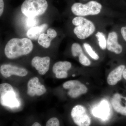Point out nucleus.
I'll return each instance as SVG.
<instances>
[{"label": "nucleus", "instance_id": "1", "mask_svg": "<svg viewBox=\"0 0 126 126\" xmlns=\"http://www.w3.org/2000/svg\"><path fill=\"white\" fill-rule=\"evenodd\" d=\"M33 49L31 40L27 38H14L8 41L5 47V55L9 59L17 58L30 53Z\"/></svg>", "mask_w": 126, "mask_h": 126}, {"label": "nucleus", "instance_id": "20", "mask_svg": "<svg viewBox=\"0 0 126 126\" xmlns=\"http://www.w3.org/2000/svg\"><path fill=\"white\" fill-rule=\"evenodd\" d=\"M79 61L82 65L85 66H89L91 64V61L87 56L84 54L83 52H81L79 55Z\"/></svg>", "mask_w": 126, "mask_h": 126}, {"label": "nucleus", "instance_id": "28", "mask_svg": "<svg viewBox=\"0 0 126 126\" xmlns=\"http://www.w3.org/2000/svg\"><path fill=\"white\" fill-rule=\"evenodd\" d=\"M75 75H73V77H74V76H75Z\"/></svg>", "mask_w": 126, "mask_h": 126}, {"label": "nucleus", "instance_id": "23", "mask_svg": "<svg viewBox=\"0 0 126 126\" xmlns=\"http://www.w3.org/2000/svg\"><path fill=\"white\" fill-rule=\"evenodd\" d=\"M55 76L58 79L66 78L68 77L67 72H58L55 74Z\"/></svg>", "mask_w": 126, "mask_h": 126}, {"label": "nucleus", "instance_id": "18", "mask_svg": "<svg viewBox=\"0 0 126 126\" xmlns=\"http://www.w3.org/2000/svg\"><path fill=\"white\" fill-rule=\"evenodd\" d=\"M97 39L99 47L102 50H105L107 48V41L105 35L103 33L98 32L95 35Z\"/></svg>", "mask_w": 126, "mask_h": 126}, {"label": "nucleus", "instance_id": "21", "mask_svg": "<svg viewBox=\"0 0 126 126\" xmlns=\"http://www.w3.org/2000/svg\"><path fill=\"white\" fill-rule=\"evenodd\" d=\"M60 125L58 119L56 117H52L47 121L46 126H60Z\"/></svg>", "mask_w": 126, "mask_h": 126}, {"label": "nucleus", "instance_id": "3", "mask_svg": "<svg viewBox=\"0 0 126 126\" xmlns=\"http://www.w3.org/2000/svg\"><path fill=\"white\" fill-rule=\"evenodd\" d=\"M72 22L73 24L76 26L74 29V33L80 39L87 38L95 31L94 24L82 16L75 17L73 19Z\"/></svg>", "mask_w": 126, "mask_h": 126}, {"label": "nucleus", "instance_id": "11", "mask_svg": "<svg viewBox=\"0 0 126 126\" xmlns=\"http://www.w3.org/2000/svg\"><path fill=\"white\" fill-rule=\"evenodd\" d=\"M92 113L94 116L101 118L104 121L108 119L110 116V109L107 101H102L93 109Z\"/></svg>", "mask_w": 126, "mask_h": 126}, {"label": "nucleus", "instance_id": "9", "mask_svg": "<svg viewBox=\"0 0 126 126\" xmlns=\"http://www.w3.org/2000/svg\"><path fill=\"white\" fill-rule=\"evenodd\" d=\"M27 94L31 97L35 95L41 96L46 92L45 87L40 82L37 77H34L31 79L27 83Z\"/></svg>", "mask_w": 126, "mask_h": 126}, {"label": "nucleus", "instance_id": "17", "mask_svg": "<svg viewBox=\"0 0 126 126\" xmlns=\"http://www.w3.org/2000/svg\"><path fill=\"white\" fill-rule=\"evenodd\" d=\"M72 67L71 63L68 61H59L54 64L53 67V72L56 74L58 72H67Z\"/></svg>", "mask_w": 126, "mask_h": 126}, {"label": "nucleus", "instance_id": "4", "mask_svg": "<svg viewBox=\"0 0 126 126\" xmlns=\"http://www.w3.org/2000/svg\"><path fill=\"white\" fill-rule=\"evenodd\" d=\"M102 5L100 3L91 1L86 4L76 2L72 5L71 11L73 14L78 16L96 15L101 12Z\"/></svg>", "mask_w": 126, "mask_h": 126}, {"label": "nucleus", "instance_id": "14", "mask_svg": "<svg viewBox=\"0 0 126 126\" xmlns=\"http://www.w3.org/2000/svg\"><path fill=\"white\" fill-rule=\"evenodd\" d=\"M126 66L121 65L115 68L109 74L107 77V82L110 86H115L121 79L123 71Z\"/></svg>", "mask_w": 126, "mask_h": 126}, {"label": "nucleus", "instance_id": "16", "mask_svg": "<svg viewBox=\"0 0 126 126\" xmlns=\"http://www.w3.org/2000/svg\"><path fill=\"white\" fill-rule=\"evenodd\" d=\"M48 27V25L44 24L40 25L31 27L27 31L26 35L30 39L36 40L43 33Z\"/></svg>", "mask_w": 126, "mask_h": 126}, {"label": "nucleus", "instance_id": "8", "mask_svg": "<svg viewBox=\"0 0 126 126\" xmlns=\"http://www.w3.org/2000/svg\"><path fill=\"white\" fill-rule=\"evenodd\" d=\"M0 72L1 74L5 78H9L12 75L24 77L28 74V72L25 69L9 64H4L1 65Z\"/></svg>", "mask_w": 126, "mask_h": 126}, {"label": "nucleus", "instance_id": "12", "mask_svg": "<svg viewBox=\"0 0 126 126\" xmlns=\"http://www.w3.org/2000/svg\"><path fill=\"white\" fill-rule=\"evenodd\" d=\"M111 103L116 112L126 116V97L118 93L115 94L112 98Z\"/></svg>", "mask_w": 126, "mask_h": 126}, {"label": "nucleus", "instance_id": "19", "mask_svg": "<svg viewBox=\"0 0 126 126\" xmlns=\"http://www.w3.org/2000/svg\"><path fill=\"white\" fill-rule=\"evenodd\" d=\"M83 46L86 52L92 58L96 60L99 59V56L94 52L90 45L87 43H84L83 44Z\"/></svg>", "mask_w": 126, "mask_h": 126}, {"label": "nucleus", "instance_id": "6", "mask_svg": "<svg viewBox=\"0 0 126 126\" xmlns=\"http://www.w3.org/2000/svg\"><path fill=\"white\" fill-rule=\"evenodd\" d=\"M71 116L73 122L78 126H90L91 118L86 109L82 105L75 106L72 109Z\"/></svg>", "mask_w": 126, "mask_h": 126}, {"label": "nucleus", "instance_id": "5", "mask_svg": "<svg viewBox=\"0 0 126 126\" xmlns=\"http://www.w3.org/2000/svg\"><path fill=\"white\" fill-rule=\"evenodd\" d=\"M0 100L1 104L4 107L14 108L19 106L14 88L9 83H3L0 85Z\"/></svg>", "mask_w": 126, "mask_h": 126}, {"label": "nucleus", "instance_id": "10", "mask_svg": "<svg viewBox=\"0 0 126 126\" xmlns=\"http://www.w3.org/2000/svg\"><path fill=\"white\" fill-rule=\"evenodd\" d=\"M50 58L48 56L41 57L36 56L32 60L31 64L40 74L44 75L49 69Z\"/></svg>", "mask_w": 126, "mask_h": 126}, {"label": "nucleus", "instance_id": "26", "mask_svg": "<svg viewBox=\"0 0 126 126\" xmlns=\"http://www.w3.org/2000/svg\"><path fill=\"white\" fill-rule=\"evenodd\" d=\"M123 78L126 80V68L124 69L123 71Z\"/></svg>", "mask_w": 126, "mask_h": 126}, {"label": "nucleus", "instance_id": "7", "mask_svg": "<svg viewBox=\"0 0 126 126\" xmlns=\"http://www.w3.org/2000/svg\"><path fill=\"white\" fill-rule=\"evenodd\" d=\"M63 87L65 89H69L68 94L72 98H76L82 94H85L88 90L85 85L77 80L67 81L63 84Z\"/></svg>", "mask_w": 126, "mask_h": 126}, {"label": "nucleus", "instance_id": "27", "mask_svg": "<svg viewBox=\"0 0 126 126\" xmlns=\"http://www.w3.org/2000/svg\"><path fill=\"white\" fill-rule=\"evenodd\" d=\"M32 126H42L40 123L38 122H35L32 124Z\"/></svg>", "mask_w": 126, "mask_h": 126}, {"label": "nucleus", "instance_id": "13", "mask_svg": "<svg viewBox=\"0 0 126 126\" xmlns=\"http://www.w3.org/2000/svg\"><path fill=\"white\" fill-rule=\"evenodd\" d=\"M117 33L115 31L110 32L107 40V48L109 51L116 54H120L122 52V47L118 42Z\"/></svg>", "mask_w": 126, "mask_h": 126}, {"label": "nucleus", "instance_id": "15", "mask_svg": "<svg viewBox=\"0 0 126 126\" xmlns=\"http://www.w3.org/2000/svg\"><path fill=\"white\" fill-rule=\"evenodd\" d=\"M47 34L43 33L38 39V43L41 46L48 48L50 46L52 41L57 36V33L53 29L50 28L47 30Z\"/></svg>", "mask_w": 126, "mask_h": 126}, {"label": "nucleus", "instance_id": "24", "mask_svg": "<svg viewBox=\"0 0 126 126\" xmlns=\"http://www.w3.org/2000/svg\"><path fill=\"white\" fill-rule=\"evenodd\" d=\"M121 33L123 39L126 41V26L125 27H122L121 30Z\"/></svg>", "mask_w": 126, "mask_h": 126}, {"label": "nucleus", "instance_id": "25", "mask_svg": "<svg viewBox=\"0 0 126 126\" xmlns=\"http://www.w3.org/2000/svg\"><path fill=\"white\" fill-rule=\"evenodd\" d=\"M4 10V2L3 0H0V16L2 15Z\"/></svg>", "mask_w": 126, "mask_h": 126}, {"label": "nucleus", "instance_id": "2", "mask_svg": "<svg viewBox=\"0 0 126 126\" xmlns=\"http://www.w3.org/2000/svg\"><path fill=\"white\" fill-rule=\"evenodd\" d=\"M46 0H25L23 2L21 10L28 17H35L43 15L48 8Z\"/></svg>", "mask_w": 126, "mask_h": 126}, {"label": "nucleus", "instance_id": "22", "mask_svg": "<svg viewBox=\"0 0 126 126\" xmlns=\"http://www.w3.org/2000/svg\"><path fill=\"white\" fill-rule=\"evenodd\" d=\"M38 24V20L35 17H28L27 20V25L31 28L36 26Z\"/></svg>", "mask_w": 126, "mask_h": 126}]
</instances>
